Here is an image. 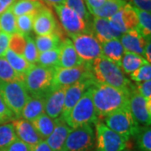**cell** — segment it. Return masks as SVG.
<instances>
[{"label":"cell","instance_id":"obj_47","mask_svg":"<svg viewBox=\"0 0 151 151\" xmlns=\"http://www.w3.org/2000/svg\"><path fill=\"white\" fill-rule=\"evenodd\" d=\"M31 151H53L45 140H41L35 145L31 147Z\"/></svg>","mask_w":151,"mask_h":151},{"label":"cell","instance_id":"obj_26","mask_svg":"<svg viewBox=\"0 0 151 151\" xmlns=\"http://www.w3.org/2000/svg\"><path fill=\"white\" fill-rule=\"evenodd\" d=\"M4 57L10 65L11 67L15 70V72L22 76H24L25 73L32 65L25 60L23 55L17 54L11 50L10 49H8Z\"/></svg>","mask_w":151,"mask_h":151},{"label":"cell","instance_id":"obj_14","mask_svg":"<svg viewBox=\"0 0 151 151\" xmlns=\"http://www.w3.org/2000/svg\"><path fill=\"white\" fill-rule=\"evenodd\" d=\"M58 24L52 11L44 5L35 13L33 30L37 36L56 33Z\"/></svg>","mask_w":151,"mask_h":151},{"label":"cell","instance_id":"obj_51","mask_svg":"<svg viewBox=\"0 0 151 151\" xmlns=\"http://www.w3.org/2000/svg\"><path fill=\"white\" fill-rule=\"evenodd\" d=\"M123 151H131L130 150H129V149H125V150H124Z\"/></svg>","mask_w":151,"mask_h":151},{"label":"cell","instance_id":"obj_27","mask_svg":"<svg viewBox=\"0 0 151 151\" xmlns=\"http://www.w3.org/2000/svg\"><path fill=\"white\" fill-rule=\"evenodd\" d=\"M126 4L127 2L124 0H107L100 9L91 11L90 14L93 17L108 19L119 9H121Z\"/></svg>","mask_w":151,"mask_h":151},{"label":"cell","instance_id":"obj_17","mask_svg":"<svg viewBox=\"0 0 151 151\" xmlns=\"http://www.w3.org/2000/svg\"><path fill=\"white\" fill-rule=\"evenodd\" d=\"M59 50V61L57 67L70 68L80 66L86 63L77 55L73 43L70 39H65L64 40H61Z\"/></svg>","mask_w":151,"mask_h":151},{"label":"cell","instance_id":"obj_25","mask_svg":"<svg viewBox=\"0 0 151 151\" xmlns=\"http://www.w3.org/2000/svg\"><path fill=\"white\" fill-rule=\"evenodd\" d=\"M147 63L148 61L145 59L144 56L140 55L130 53V52H124L123 58L121 60L120 67L125 75H130L132 72H134L140 66Z\"/></svg>","mask_w":151,"mask_h":151},{"label":"cell","instance_id":"obj_36","mask_svg":"<svg viewBox=\"0 0 151 151\" xmlns=\"http://www.w3.org/2000/svg\"><path fill=\"white\" fill-rule=\"evenodd\" d=\"M24 81V76L15 72L4 57H0V81Z\"/></svg>","mask_w":151,"mask_h":151},{"label":"cell","instance_id":"obj_50","mask_svg":"<svg viewBox=\"0 0 151 151\" xmlns=\"http://www.w3.org/2000/svg\"><path fill=\"white\" fill-rule=\"evenodd\" d=\"M42 1H44L46 4L52 7L60 4H65V0H42Z\"/></svg>","mask_w":151,"mask_h":151},{"label":"cell","instance_id":"obj_23","mask_svg":"<svg viewBox=\"0 0 151 151\" xmlns=\"http://www.w3.org/2000/svg\"><path fill=\"white\" fill-rule=\"evenodd\" d=\"M103 56L112 60L120 66L121 60L124 54V50L119 39H113L101 44Z\"/></svg>","mask_w":151,"mask_h":151},{"label":"cell","instance_id":"obj_8","mask_svg":"<svg viewBox=\"0 0 151 151\" xmlns=\"http://www.w3.org/2000/svg\"><path fill=\"white\" fill-rule=\"evenodd\" d=\"M85 79H93L90 63H84L80 66L70 68L55 67L51 90L67 87L77 81Z\"/></svg>","mask_w":151,"mask_h":151},{"label":"cell","instance_id":"obj_16","mask_svg":"<svg viewBox=\"0 0 151 151\" xmlns=\"http://www.w3.org/2000/svg\"><path fill=\"white\" fill-rule=\"evenodd\" d=\"M66 87L51 90L45 95V113L50 118L56 119L62 114L65 101Z\"/></svg>","mask_w":151,"mask_h":151},{"label":"cell","instance_id":"obj_33","mask_svg":"<svg viewBox=\"0 0 151 151\" xmlns=\"http://www.w3.org/2000/svg\"><path fill=\"white\" fill-rule=\"evenodd\" d=\"M135 9L138 15V26L136 29L145 38H150L151 35V14L150 12Z\"/></svg>","mask_w":151,"mask_h":151},{"label":"cell","instance_id":"obj_48","mask_svg":"<svg viewBox=\"0 0 151 151\" xmlns=\"http://www.w3.org/2000/svg\"><path fill=\"white\" fill-rule=\"evenodd\" d=\"M143 56L145 57V59L148 61V63L151 62V38H148L147 41H146V45L145 46V50H144V54Z\"/></svg>","mask_w":151,"mask_h":151},{"label":"cell","instance_id":"obj_15","mask_svg":"<svg viewBox=\"0 0 151 151\" xmlns=\"http://www.w3.org/2000/svg\"><path fill=\"white\" fill-rule=\"evenodd\" d=\"M93 84H95V81L93 79H85L77 81L65 88V101H64L62 114L60 116L61 118H64L70 112V109L75 106L76 103L79 101V99L82 97V95Z\"/></svg>","mask_w":151,"mask_h":151},{"label":"cell","instance_id":"obj_37","mask_svg":"<svg viewBox=\"0 0 151 151\" xmlns=\"http://www.w3.org/2000/svg\"><path fill=\"white\" fill-rule=\"evenodd\" d=\"M35 14H28L16 17L17 33L27 36L33 30L34 18Z\"/></svg>","mask_w":151,"mask_h":151},{"label":"cell","instance_id":"obj_5","mask_svg":"<svg viewBox=\"0 0 151 151\" xmlns=\"http://www.w3.org/2000/svg\"><path fill=\"white\" fill-rule=\"evenodd\" d=\"M0 96L17 119L20 118L22 110L29 97L24 81H0Z\"/></svg>","mask_w":151,"mask_h":151},{"label":"cell","instance_id":"obj_13","mask_svg":"<svg viewBox=\"0 0 151 151\" xmlns=\"http://www.w3.org/2000/svg\"><path fill=\"white\" fill-rule=\"evenodd\" d=\"M111 26L121 35L134 29L138 26V15L134 7L126 4L115 14L108 19Z\"/></svg>","mask_w":151,"mask_h":151},{"label":"cell","instance_id":"obj_34","mask_svg":"<svg viewBox=\"0 0 151 151\" xmlns=\"http://www.w3.org/2000/svg\"><path fill=\"white\" fill-rule=\"evenodd\" d=\"M65 4L68 6L72 10L75 11L86 22L87 25L91 27V24H92L91 14L87 9L84 0H65Z\"/></svg>","mask_w":151,"mask_h":151},{"label":"cell","instance_id":"obj_20","mask_svg":"<svg viewBox=\"0 0 151 151\" xmlns=\"http://www.w3.org/2000/svg\"><path fill=\"white\" fill-rule=\"evenodd\" d=\"M55 120V126L51 134L45 139V142L53 151H61L65 139L71 131V128L65 121L60 117Z\"/></svg>","mask_w":151,"mask_h":151},{"label":"cell","instance_id":"obj_10","mask_svg":"<svg viewBox=\"0 0 151 151\" xmlns=\"http://www.w3.org/2000/svg\"><path fill=\"white\" fill-rule=\"evenodd\" d=\"M77 55L84 62L91 63L92 60L103 56L102 45L91 32H86L71 37Z\"/></svg>","mask_w":151,"mask_h":151},{"label":"cell","instance_id":"obj_6","mask_svg":"<svg viewBox=\"0 0 151 151\" xmlns=\"http://www.w3.org/2000/svg\"><path fill=\"white\" fill-rule=\"evenodd\" d=\"M95 146V129L93 124H86L71 129L61 151H93Z\"/></svg>","mask_w":151,"mask_h":151},{"label":"cell","instance_id":"obj_12","mask_svg":"<svg viewBox=\"0 0 151 151\" xmlns=\"http://www.w3.org/2000/svg\"><path fill=\"white\" fill-rule=\"evenodd\" d=\"M129 108L137 124L150 126L151 101H147L142 97L137 92L134 86H132L130 88Z\"/></svg>","mask_w":151,"mask_h":151},{"label":"cell","instance_id":"obj_30","mask_svg":"<svg viewBox=\"0 0 151 151\" xmlns=\"http://www.w3.org/2000/svg\"><path fill=\"white\" fill-rule=\"evenodd\" d=\"M35 43L39 53H40L50 50L59 48L61 40L57 33H53L46 35L37 36L35 40Z\"/></svg>","mask_w":151,"mask_h":151},{"label":"cell","instance_id":"obj_42","mask_svg":"<svg viewBox=\"0 0 151 151\" xmlns=\"http://www.w3.org/2000/svg\"><path fill=\"white\" fill-rule=\"evenodd\" d=\"M135 88L145 99L151 101V81L136 82Z\"/></svg>","mask_w":151,"mask_h":151},{"label":"cell","instance_id":"obj_52","mask_svg":"<svg viewBox=\"0 0 151 151\" xmlns=\"http://www.w3.org/2000/svg\"><path fill=\"white\" fill-rule=\"evenodd\" d=\"M124 1H126V0H124Z\"/></svg>","mask_w":151,"mask_h":151},{"label":"cell","instance_id":"obj_39","mask_svg":"<svg viewBox=\"0 0 151 151\" xmlns=\"http://www.w3.org/2000/svg\"><path fill=\"white\" fill-rule=\"evenodd\" d=\"M26 44V38L24 35L19 33L11 35L9 49L19 55H23Z\"/></svg>","mask_w":151,"mask_h":151},{"label":"cell","instance_id":"obj_1","mask_svg":"<svg viewBox=\"0 0 151 151\" xmlns=\"http://www.w3.org/2000/svg\"><path fill=\"white\" fill-rule=\"evenodd\" d=\"M91 89L98 120L129 105L130 89H121L98 83L93 84Z\"/></svg>","mask_w":151,"mask_h":151},{"label":"cell","instance_id":"obj_22","mask_svg":"<svg viewBox=\"0 0 151 151\" xmlns=\"http://www.w3.org/2000/svg\"><path fill=\"white\" fill-rule=\"evenodd\" d=\"M45 98L44 95H29V100L22 110L20 118L31 122L45 113Z\"/></svg>","mask_w":151,"mask_h":151},{"label":"cell","instance_id":"obj_18","mask_svg":"<svg viewBox=\"0 0 151 151\" xmlns=\"http://www.w3.org/2000/svg\"><path fill=\"white\" fill-rule=\"evenodd\" d=\"M11 123L15 130L17 138L29 146L32 147L42 140L29 121L19 118L13 120Z\"/></svg>","mask_w":151,"mask_h":151},{"label":"cell","instance_id":"obj_43","mask_svg":"<svg viewBox=\"0 0 151 151\" xmlns=\"http://www.w3.org/2000/svg\"><path fill=\"white\" fill-rule=\"evenodd\" d=\"M5 151H31V147L17 138Z\"/></svg>","mask_w":151,"mask_h":151},{"label":"cell","instance_id":"obj_38","mask_svg":"<svg viewBox=\"0 0 151 151\" xmlns=\"http://www.w3.org/2000/svg\"><path fill=\"white\" fill-rule=\"evenodd\" d=\"M25 38H26V44H25V47L24 50L23 55L28 62L30 63L31 65L36 64L39 51L36 48L35 40L29 35L25 36Z\"/></svg>","mask_w":151,"mask_h":151},{"label":"cell","instance_id":"obj_29","mask_svg":"<svg viewBox=\"0 0 151 151\" xmlns=\"http://www.w3.org/2000/svg\"><path fill=\"white\" fill-rule=\"evenodd\" d=\"M134 137L139 151H151V128L148 125H139Z\"/></svg>","mask_w":151,"mask_h":151},{"label":"cell","instance_id":"obj_32","mask_svg":"<svg viewBox=\"0 0 151 151\" xmlns=\"http://www.w3.org/2000/svg\"><path fill=\"white\" fill-rule=\"evenodd\" d=\"M0 31L10 35L17 33L16 16L11 9L0 14Z\"/></svg>","mask_w":151,"mask_h":151},{"label":"cell","instance_id":"obj_9","mask_svg":"<svg viewBox=\"0 0 151 151\" xmlns=\"http://www.w3.org/2000/svg\"><path fill=\"white\" fill-rule=\"evenodd\" d=\"M95 151H123L127 149L129 139L110 129L103 122L98 121L95 124Z\"/></svg>","mask_w":151,"mask_h":151},{"label":"cell","instance_id":"obj_19","mask_svg":"<svg viewBox=\"0 0 151 151\" xmlns=\"http://www.w3.org/2000/svg\"><path fill=\"white\" fill-rule=\"evenodd\" d=\"M148 38L143 37L136 29L122 34L119 40L124 47V52H130L143 56Z\"/></svg>","mask_w":151,"mask_h":151},{"label":"cell","instance_id":"obj_49","mask_svg":"<svg viewBox=\"0 0 151 151\" xmlns=\"http://www.w3.org/2000/svg\"><path fill=\"white\" fill-rule=\"evenodd\" d=\"M16 0H0V14L10 9Z\"/></svg>","mask_w":151,"mask_h":151},{"label":"cell","instance_id":"obj_28","mask_svg":"<svg viewBox=\"0 0 151 151\" xmlns=\"http://www.w3.org/2000/svg\"><path fill=\"white\" fill-rule=\"evenodd\" d=\"M43 6L40 0H16L10 9L14 15L18 17L28 14H35Z\"/></svg>","mask_w":151,"mask_h":151},{"label":"cell","instance_id":"obj_11","mask_svg":"<svg viewBox=\"0 0 151 151\" xmlns=\"http://www.w3.org/2000/svg\"><path fill=\"white\" fill-rule=\"evenodd\" d=\"M54 9L63 29L70 38L82 33L91 32V27L68 6L60 4L54 6Z\"/></svg>","mask_w":151,"mask_h":151},{"label":"cell","instance_id":"obj_7","mask_svg":"<svg viewBox=\"0 0 151 151\" xmlns=\"http://www.w3.org/2000/svg\"><path fill=\"white\" fill-rule=\"evenodd\" d=\"M103 121L110 129L129 140L139 126L131 114L129 105L108 115Z\"/></svg>","mask_w":151,"mask_h":151},{"label":"cell","instance_id":"obj_4","mask_svg":"<svg viewBox=\"0 0 151 151\" xmlns=\"http://www.w3.org/2000/svg\"><path fill=\"white\" fill-rule=\"evenodd\" d=\"M54 67H45L39 64L30 66L24 76V83L29 95L45 96L51 90Z\"/></svg>","mask_w":151,"mask_h":151},{"label":"cell","instance_id":"obj_53","mask_svg":"<svg viewBox=\"0 0 151 151\" xmlns=\"http://www.w3.org/2000/svg\"><path fill=\"white\" fill-rule=\"evenodd\" d=\"M0 33H1V31H0Z\"/></svg>","mask_w":151,"mask_h":151},{"label":"cell","instance_id":"obj_41","mask_svg":"<svg viewBox=\"0 0 151 151\" xmlns=\"http://www.w3.org/2000/svg\"><path fill=\"white\" fill-rule=\"evenodd\" d=\"M17 119L14 113L7 106L3 97L0 96V124H7Z\"/></svg>","mask_w":151,"mask_h":151},{"label":"cell","instance_id":"obj_2","mask_svg":"<svg viewBox=\"0 0 151 151\" xmlns=\"http://www.w3.org/2000/svg\"><path fill=\"white\" fill-rule=\"evenodd\" d=\"M90 67L95 83L121 89H130L133 86L121 67L104 56L92 60L90 63Z\"/></svg>","mask_w":151,"mask_h":151},{"label":"cell","instance_id":"obj_44","mask_svg":"<svg viewBox=\"0 0 151 151\" xmlns=\"http://www.w3.org/2000/svg\"><path fill=\"white\" fill-rule=\"evenodd\" d=\"M10 36V35L5 33H0V57H4L6 51L9 49Z\"/></svg>","mask_w":151,"mask_h":151},{"label":"cell","instance_id":"obj_46","mask_svg":"<svg viewBox=\"0 0 151 151\" xmlns=\"http://www.w3.org/2000/svg\"><path fill=\"white\" fill-rule=\"evenodd\" d=\"M107 0H84L86 6H87V9L89 13L92 10L98 9L105 4Z\"/></svg>","mask_w":151,"mask_h":151},{"label":"cell","instance_id":"obj_21","mask_svg":"<svg viewBox=\"0 0 151 151\" xmlns=\"http://www.w3.org/2000/svg\"><path fill=\"white\" fill-rule=\"evenodd\" d=\"M92 34L100 43H104L113 39H119L121 34L113 29L107 19L93 17L91 24Z\"/></svg>","mask_w":151,"mask_h":151},{"label":"cell","instance_id":"obj_45","mask_svg":"<svg viewBox=\"0 0 151 151\" xmlns=\"http://www.w3.org/2000/svg\"><path fill=\"white\" fill-rule=\"evenodd\" d=\"M130 4L136 9L150 13L151 0H130Z\"/></svg>","mask_w":151,"mask_h":151},{"label":"cell","instance_id":"obj_40","mask_svg":"<svg viewBox=\"0 0 151 151\" xmlns=\"http://www.w3.org/2000/svg\"><path fill=\"white\" fill-rule=\"evenodd\" d=\"M129 76L131 80L135 82L151 81V65L150 63L143 65L139 69L132 72Z\"/></svg>","mask_w":151,"mask_h":151},{"label":"cell","instance_id":"obj_31","mask_svg":"<svg viewBox=\"0 0 151 151\" xmlns=\"http://www.w3.org/2000/svg\"><path fill=\"white\" fill-rule=\"evenodd\" d=\"M17 139L12 123L0 124V151H5Z\"/></svg>","mask_w":151,"mask_h":151},{"label":"cell","instance_id":"obj_24","mask_svg":"<svg viewBox=\"0 0 151 151\" xmlns=\"http://www.w3.org/2000/svg\"><path fill=\"white\" fill-rule=\"evenodd\" d=\"M30 123L42 140H45L51 134L55 126V120L50 118L45 113L41 114Z\"/></svg>","mask_w":151,"mask_h":151},{"label":"cell","instance_id":"obj_3","mask_svg":"<svg viewBox=\"0 0 151 151\" xmlns=\"http://www.w3.org/2000/svg\"><path fill=\"white\" fill-rule=\"evenodd\" d=\"M71 129L86 124H95L99 121L92 101L91 86L87 89L70 112L62 118Z\"/></svg>","mask_w":151,"mask_h":151},{"label":"cell","instance_id":"obj_54","mask_svg":"<svg viewBox=\"0 0 151 151\" xmlns=\"http://www.w3.org/2000/svg\"><path fill=\"white\" fill-rule=\"evenodd\" d=\"M93 151H95V150H93Z\"/></svg>","mask_w":151,"mask_h":151},{"label":"cell","instance_id":"obj_35","mask_svg":"<svg viewBox=\"0 0 151 151\" xmlns=\"http://www.w3.org/2000/svg\"><path fill=\"white\" fill-rule=\"evenodd\" d=\"M59 48L46 50L39 53L37 63L45 67H57L59 61Z\"/></svg>","mask_w":151,"mask_h":151}]
</instances>
